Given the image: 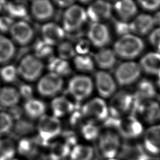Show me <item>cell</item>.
Segmentation results:
<instances>
[{
	"instance_id": "12",
	"label": "cell",
	"mask_w": 160,
	"mask_h": 160,
	"mask_svg": "<svg viewBox=\"0 0 160 160\" xmlns=\"http://www.w3.org/2000/svg\"><path fill=\"white\" fill-rule=\"evenodd\" d=\"M133 109L148 123H154L160 119V106L152 99L134 102Z\"/></svg>"
},
{
	"instance_id": "25",
	"label": "cell",
	"mask_w": 160,
	"mask_h": 160,
	"mask_svg": "<svg viewBox=\"0 0 160 160\" xmlns=\"http://www.w3.org/2000/svg\"><path fill=\"white\" fill-rule=\"evenodd\" d=\"M21 95L19 90L11 86L0 88V106L11 108L17 106L20 100Z\"/></svg>"
},
{
	"instance_id": "39",
	"label": "cell",
	"mask_w": 160,
	"mask_h": 160,
	"mask_svg": "<svg viewBox=\"0 0 160 160\" xmlns=\"http://www.w3.org/2000/svg\"><path fill=\"white\" fill-rule=\"evenodd\" d=\"M14 126V119L9 112H0V135L10 132Z\"/></svg>"
},
{
	"instance_id": "26",
	"label": "cell",
	"mask_w": 160,
	"mask_h": 160,
	"mask_svg": "<svg viewBox=\"0 0 160 160\" xmlns=\"http://www.w3.org/2000/svg\"><path fill=\"white\" fill-rule=\"evenodd\" d=\"M140 66L146 73L158 76L160 74V53H148L141 59Z\"/></svg>"
},
{
	"instance_id": "30",
	"label": "cell",
	"mask_w": 160,
	"mask_h": 160,
	"mask_svg": "<svg viewBox=\"0 0 160 160\" xmlns=\"http://www.w3.org/2000/svg\"><path fill=\"white\" fill-rule=\"evenodd\" d=\"M94 156V150L89 145L77 144L72 148L70 160H92Z\"/></svg>"
},
{
	"instance_id": "50",
	"label": "cell",
	"mask_w": 160,
	"mask_h": 160,
	"mask_svg": "<svg viewBox=\"0 0 160 160\" xmlns=\"http://www.w3.org/2000/svg\"><path fill=\"white\" fill-rule=\"evenodd\" d=\"M149 156H147L146 154H145L144 153L135 158H133L132 159H130V160H149Z\"/></svg>"
},
{
	"instance_id": "51",
	"label": "cell",
	"mask_w": 160,
	"mask_h": 160,
	"mask_svg": "<svg viewBox=\"0 0 160 160\" xmlns=\"http://www.w3.org/2000/svg\"><path fill=\"white\" fill-rule=\"evenodd\" d=\"M78 1L82 4H88L89 2H92L93 1H94V0H78Z\"/></svg>"
},
{
	"instance_id": "27",
	"label": "cell",
	"mask_w": 160,
	"mask_h": 160,
	"mask_svg": "<svg viewBox=\"0 0 160 160\" xmlns=\"http://www.w3.org/2000/svg\"><path fill=\"white\" fill-rule=\"evenodd\" d=\"M155 95L156 90L153 84L149 80L142 79L138 83L133 94L134 102L151 100Z\"/></svg>"
},
{
	"instance_id": "37",
	"label": "cell",
	"mask_w": 160,
	"mask_h": 160,
	"mask_svg": "<svg viewBox=\"0 0 160 160\" xmlns=\"http://www.w3.org/2000/svg\"><path fill=\"white\" fill-rule=\"evenodd\" d=\"M34 129L33 124L29 121L19 119L14 124L12 131L16 136H24L31 133Z\"/></svg>"
},
{
	"instance_id": "8",
	"label": "cell",
	"mask_w": 160,
	"mask_h": 160,
	"mask_svg": "<svg viewBox=\"0 0 160 160\" xmlns=\"http://www.w3.org/2000/svg\"><path fill=\"white\" fill-rule=\"evenodd\" d=\"M134 97L128 91H120L112 97L109 108L111 117L119 118L124 117L133 107Z\"/></svg>"
},
{
	"instance_id": "48",
	"label": "cell",
	"mask_w": 160,
	"mask_h": 160,
	"mask_svg": "<svg viewBox=\"0 0 160 160\" xmlns=\"http://www.w3.org/2000/svg\"><path fill=\"white\" fill-rule=\"evenodd\" d=\"M56 5L62 8H68L74 4L76 0H52Z\"/></svg>"
},
{
	"instance_id": "36",
	"label": "cell",
	"mask_w": 160,
	"mask_h": 160,
	"mask_svg": "<svg viewBox=\"0 0 160 160\" xmlns=\"http://www.w3.org/2000/svg\"><path fill=\"white\" fill-rule=\"evenodd\" d=\"M81 134L88 141H93L98 139L101 132L99 128L95 123L86 122L81 127Z\"/></svg>"
},
{
	"instance_id": "33",
	"label": "cell",
	"mask_w": 160,
	"mask_h": 160,
	"mask_svg": "<svg viewBox=\"0 0 160 160\" xmlns=\"http://www.w3.org/2000/svg\"><path fill=\"white\" fill-rule=\"evenodd\" d=\"M17 151V146L10 138L0 139V160H12Z\"/></svg>"
},
{
	"instance_id": "21",
	"label": "cell",
	"mask_w": 160,
	"mask_h": 160,
	"mask_svg": "<svg viewBox=\"0 0 160 160\" xmlns=\"http://www.w3.org/2000/svg\"><path fill=\"white\" fill-rule=\"evenodd\" d=\"M51 109L52 116L59 118L72 114L74 111L75 106L68 98L58 96L52 100Z\"/></svg>"
},
{
	"instance_id": "35",
	"label": "cell",
	"mask_w": 160,
	"mask_h": 160,
	"mask_svg": "<svg viewBox=\"0 0 160 160\" xmlns=\"http://www.w3.org/2000/svg\"><path fill=\"white\" fill-rule=\"evenodd\" d=\"M73 62L76 69L81 72H90L94 68L93 60L87 54L76 55Z\"/></svg>"
},
{
	"instance_id": "32",
	"label": "cell",
	"mask_w": 160,
	"mask_h": 160,
	"mask_svg": "<svg viewBox=\"0 0 160 160\" xmlns=\"http://www.w3.org/2000/svg\"><path fill=\"white\" fill-rule=\"evenodd\" d=\"M71 148L64 142H56L49 146V160H63L70 156Z\"/></svg>"
},
{
	"instance_id": "20",
	"label": "cell",
	"mask_w": 160,
	"mask_h": 160,
	"mask_svg": "<svg viewBox=\"0 0 160 160\" xmlns=\"http://www.w3.org/2000/svg\"><path fill=\"white\" fill-rule=\"evenodd\" d=\"M41 144V143L38 138H22L17 145V151L24 158L32 159L38 154L39 148Z\"/></svg>"
},
{
	"instance_id": "10",
	"label": "cell",
	"mask_w": 160,
	"mask_h": 160,
	"mask_svg": "<svg viewBox=\"0 0 160 160\" xmlns=\"http://www.w3.org/2000/svg\"><path fill=\"white\" fill-rule=\"evenodd\" d=\"M64 84L61 76L49 72L42 76L37 84V91L44 97H52L58 94Z\"/></svg>"
},
{
	"instance_id": "58",
	"label": "cell",
	"mask_w": 160,
	"mask_h": 160,
	"mask_svg": "<svg viewBox=\"0 0 160 160\" xmlns=\"http://www.w3.org/2000/svg\"></svg>"
},
{
	"instance_id": "55",
	"label": "cell",
	"mask_w": 160,
	"mask_h": 160,
	"mask_svg": "<svg viewBox=\"0 0 160 160\" xmlns=\"http://www.w3.org/2000/svg\"><path fill=\"white\" fill-rule=\"evenodd\" d=\"M106 160H118V159H116L115 158H113V159H106Z\"/></svg>"
},
{
	"instance_id": "54",
	"label": "cell",
	"mask_w": 160,
	"mask_h": 160,
	"mask_svg": "<svg viewBox=\"0 0 160 160\" xmlns=\"http://www.w3.org/2000/svg\"><path fill=\"white\" fill-rule=\"evenodd\" d=\"M3 6H4V5H3V4H2L0 2V12L1 11V10H2V9Z\"/></svg>"
},
{
	"instance_id": "15",
	"label": "cell",
	"mask_w": 160,
	"mask_h": 160,
	"mask_svg": "<svg viewBox=\"0 0 160 160\" xmlns=\"http://www.w3.org/2000/svg\"><path fill=\"white\" fill-rule=\"evenodd\" d=\"M86 12L92 22H100L111 17L112 6L105 0H95L88 7Z\"/></svg>"
},
{
	"instance_id": "18",
	"label": "cell",
	"mask_w": 160,
	"mask_h": 160,
	"mask_svg": "<svg viewBox=\"0 0 160 160\" xmlns=\"http://www.w3.org/2000/svg\"><path fill=\"white\" fill-rule=\"evenodd\" d=\"M31 12L36 20L46 21L53 16L54 8L49 0H34L31 5Z\"/></svg>"
},
{
	"instance_id": "6",
	"label": "cell",
	"mask_w": 160,
	"mask_h": 160,
	"mask_svg": "<svg viewBox=\"0 0 160 160\" xmlns=\"http://www.w3.org/2000/svg\"><path fill=\"white\" fill-rule=\"evenodd\" d=\"M68 90L76 101L80 102L87 99L92 92L93 82L88 76L76 75L69 81Z\"/></svg>"
},
{
	"instance_id": "45",
	"label": "cell",
	"mask_w": 160,
	"mask_h": 160,
	"mask_svg": "<svg viewBox=\"0 0 160 160\" xmlns=\"http://www.w3.org/2000/svg\"><path fill=\"white\" fill-rule=\"evenodd\" d=\"M14 21L10 16H0V31L5 32L10 31Z\"/></svg>"
},
{
	"instance_id": "41",
	"label": "cell",
	"mask_w": 160,
	"mask_h": 160,
	"mask_svg": "<svg viewBox=\"0 0 160 160\" xmlns=\"http://www.w3.org/2000/svg\"><path fill=\"white\" fill-rule=\"evenodd\" d=\"M18 75L17 68L13 65H6L0 69V77L6 82L14 81Z\"/></svg>"
},
{
	"instance_id": "23",
	"label": "cell",
	"mask_w": 160,
	"mask_h": 160,
	"mask_svg": "<svg viewBox=\"0 0 160 160\" xmlns=\"http://www.w3.org/2000/svg\"><path fill=\"white\" fill-rule=\"evenodd\" d=\"M46 110L45 103L38 99L31 98L26 101L23 106V111L26 115L31 119H40L44 115Z\"/></svg>"
},
{
	"instance_id": "1",
	"label": "cell",
	"mask_w": 160,
	"mask_h": 160,
	"mask_svg": "<svg viewBox=\"0 0 160 160\" xmlns=\"http://www.w3.org/2000/svg\"><path fill=\"white\" fill-rule=\"evenodd\" d=\"M104 125L115 129L121 136L126 139L136 138L143 132L142 124L132 116L119 118H108L104 121Z\"/></svg>"
},
{
	"instance_id": "24",
	"label": "cell",
	"mask_w": 160,
	"mask_h": 160,
	"mask_svg": "<svg viewBox=\"0 0 160 160\" xmlns=\"http://www.w3.org/2000/svg\"><path fill=\"white\" fill-rule=\"evenodd\" d=\"M94 58L98 66L102 69L112 68L116 62V54L114 50L108 48H101L94 54Z\"/></svg>"
},
{
	"instance_id": "29",
	"label": "cell",
	"mask_w": 160,
	"mask_h": 160,
	"mask_svg": "<svg viewBox=\"0 0 160 160\" xmlns=\"http://www.w3.org/2000/svg\"><path fill=\"white\" fill-rule=\"evenodd\" d=\"M16 48L9 38L0 34V64L9 62L14 56Z\"/></svg>"
},
{
	"instance_id": "44",
	"label": "cell",
	"mask_w": 160,
	"mask_h": 160,
	"mask_svg": "<svg viewBox=\"0 0 160 160\" xmlns=\"http://www.w3.org/2000/svg\"><path fill=\"white\" fill-rule=\"evenodd\" d=\"M139 4L146 10L154 11L160 7V0H138Z\"/></svg>"
},
{
	"instance_id": "9",
	"label": "cell",
	"mask_w": 160,
	"mask_h": 160,
	"mask_svg": "<svg viewBox=\"0 0 160 160\" xmlns=\"http://www.w3.org/2000/svg\"><path fill=\"white\" fill-rule=\"evenodd\" d=\"M98 148L102 157L106 159L114 158L121 147L119 135L111 130L101 132L98 138Z\"/></svg>"
},
{
	"instance_id": "22",
	"label": "cell",
	"mask_w": 160,
	"mask_h": 160,
	"mask_svg": "<svg viewBox=\"0 0 160 160\" xmlns=\"http://www.w3.org/2000/svg\"><path fill=\"white\" fill-rule=\"evenodd\" d=\"M129 24L131 32L143 36L147 34L152 30L154 22L152 16L142 14L137 16Z\"/></svg>"
},
{
	"instance_id": "31",
	"label": "cell",
	"mask_w": 160,
	"mask_h": 160,
	"mask_svg": "<svg viewBox=\"0 0 160 160\" xmlns=\"http://www.w3.org/2000/svg\"><path fill=\"white\" fill-rule=\"evenodd\" d=\"M48 68L51 72L55 73L61 77L68 76L71 71L68 62L59 57L51 58L49 61Z\"/></svg>"
},
{
	"instance_id": "13",
	"label": "cell",
	"mask_w": 160,
	"mask_h": 160,
	"mask_svg": "<svg viewBox=\"0 0 160 160\" xmlns=\"http://www.w3.org/2000/svg\"><path fill=\"white\" fill-rule=\"evenodd\" d=\"M89 41L97 48H104L111 41L108 28L101 22H92L88 31Z\"/></svg>"
},
{
	"instance_id": "43",
	"label": "cell",
	"mask_w": 160,
	"mask_h": 160,
	"mask_svg": "<svg viewBox=\"0 0 160 160\" xmlns=\"http://www.w3.org/2000/svg\"><path fill=\"white\" fill-rule=\"evenodd\" d=\"M149 41L151 45L160 53V28L152 31L149 36Z\"/></svg>"
},
{
	"instance_id": "56",
	"label": "cell",
	"mask_w": 160,
	"mask_h": 160,
	"mask_svg": "<svg viewBox=\"0 0 160 160\" xmlns=\"http://www.w3.org/2000/svg\"><path fill=\"white\" fill-rule=\"evenodd\" d=\"M12 160H19V159H15V158H14V159H12Z\"/></svg>"
},
{
	"instance_id": "14",
	"label": "cell",
	"mask_w": 160,
	"mask_h": 160,
	"mask_svg": "<svg viewBox=\"0 0 160 160\" xmlns=\"http://www.w3.org/2000/svg\"><path fill=\"white\" fill-rule=\"evenodd\" d=\"M9 32L12 40L21 46H26L29 44L34 38L32 28L24 21L14 22Z\"/></svg>"
},
{
	"instance_id": "28",
	"label": "cell",
	"mask_w": 160,
	"mask_h": 160,
	"mask_svg": "<svg viewBox=\"0 0 160 160\" xmlns=\"http://www.w3.org/2000/svg\"><path fill=\"white\" fill-rule=\"evenodd\" d=\"M114 9L124 21L133 18L138 12L137 6L133 0H118L114 4Z\"/></svg>"
},
{
	"instance_id": "17",
	"label": "cell",
	"mask_w": 160,
	"mask_h": 160,
	"mask_svg": "<svg viewBox=\"0 0 160 160\" xmlns=\"http://www.w3.org/2000/svg\"><path fill=\"white\" fill-rule=\"evenodd\" d=\"M41 32L42 40L51 46L58 45L65 37L63 28L54 22L45 23L42 26Z\"/></svg>"
},
{
	"instance_id": "47",
	"label": "cell",
	"mask_w": 160,
	"mask_h": 160,
	"mask_svg": "<svg viewBox=\"0 0 160 160\" xmlns=\"http://www.w3.org/2000/svg\"><path fill=\"white\" fill-rule=\"evenodd\" d=\"M89 48V42L86 40H82L76 45V51L80 54H86Z\"/></svg>"
},
{
	"instance_id": "19",
	"label": "cell",
	"mask_w": 160,
	"mask_h": 160,
	"mask_svg": "<svg viewBox=\"0 0 160 160\" xmlns=\"http://www.w3.org/2000/svg\"><path fill=\"white\" fill-rule=\"evenodd\" d=\"M143 141L144 146L149 152L160 154V124L149 128L144 133Z\"/></svg>"
},
{
	"instance_id": "11",
	"label": "cell",
	"mask_w": 160,
	"mask_h": 160,
	"mask_svg": "<svg viewBox=\"0 0 160 160\" xmlns=\"http://www.w3.org/2000/svg\"><path fill=\"white\" fill-rule=\"evenodd\" d=\"M141 71V68L138 63L132 61L125 62L117 67L115 78L120 86H128L139 78Z\"/></svg>"
},
{
	"instance_id": "38",
	"label": "cell",
	"mask_w": 160,
	"mask_h": 160,
	"mask_svg": "<svg viewBox=\"0 0 160 160\" xmlns=\"http://www.w3.org/2000/svg\"><path fill=\"white\" fill-rule=\"evenodd\" d=\"M58 54L59 58L68 60L76 56V49L73 45L68 41H62L58 46Z\"/></svg>"
},
{
	"instance_id": "3",
	"label": "cell",
	"mask_w": 160,
	"mask_h": 160,
	"mask_svg": "<svg viewBox=\"0 0 160 160\" xmlns=\"http://www.w3.org/2000/svg\"><path fill=\"white\" fill-rule=\"evenodd\" d=\"M36 130L38 138L42 145H48L53 141L62 131V125L59 118L49 115H44L39 119Z\"/></svg>"
},
{
	"instance_id": "16",
	"label": "cell",
	"mask_w": 160,
	"mask_h": 160,
	"mask_svg": "<svg viewBox=\"0 0 160 160\" xmlns=\"http://www.w3.org/2000/svg\"><path fill=\"white\" fill-rule=\"evenodd\" d=\"M95 84L99 94L102 98H109L116 91V82L112 77L106 71H99L96 73Z\"/></svg>"
},
{
	"instance_id": "52",
	"label": "cell",
	"mask_w": 160,
	"mask_h": 160,
	"mask_svg": "<svg viewBox=\"0 0 160 160\" xmlns=\"http://www.w3.org/2000/svg\"><path fill=\"white\" fill-rule=\"evenodd\" d=\"M157 84L158 86L160 88V74L158 75V79H157Z\"/></svg>"
},
{
	"instance_id": "4",
	"label": "cell",
	"mask_w": 160,
	"mask_h": 160,
	"mask_svg": "<svg viewBox=\"0 0 160 160\" xmlns=\"http://www.w3.org/2000/svg\"><path fill=\"white\" fill-rule=\"evenodd\" d=\"M43 69V62L41 59L33 54L24 56L17 67L18 75L29 82H33L40 79Z\"/></svg>"
},
{
	"instance_id": "2",
	"label": "cell",
	"mask_w": 160,
	"mask_h": 160,
	"mask_svg": "<svg viewBox=\"0 0 160 160\" xmlns=\"http://www.w3.org/2000/svg\"><path fill=\"white\" fill-rule=\"evenodd\" d=\"M144 48L142 40L130 34L121 36L114 44L115 54L125 59H134L142 52Z\"/></svg>"
},
{
	"instance_id": "40",
	"label": "cell",
	"mask_w": 160,
	"mask_h": 160,
	"mask_svg": "<svg viewBox=\"0 0 160 160\" xmlns=\"http://www.w3.org/2000/svg\"><path fill=\"white\" fill-rule=\"evenodd\" d=\"M34 50V55L39 59L50 56L53 51L52 46L45 42L43 40H39L35 43Z\"/></svg>"
},
{
	"instance_id": "7",
	"label": "cell",
	"mask_w": 160,
	"mask_h": 160,
	"mask_svg": "<svg viewBox=\"0 0 160 160\" xmlns=\"http://www.w3.org/2000/svg\"><path fill=\"white\" fill-rule=\"evenodd\" d=\"M88 19L86 10L78 4L66 8L62 16V28L65 32H72L79 29Z\"/></svg>"
},
{
	"instance_id": "53",
	"label": "cell",
	"mask_w": 160,
	"mask_h": 160,
	"mask_svg": "<svg viewBox=\"0 0 160 160\" xmlns=\"http://www.w3.org/2000/svg\"><path fill=\"white\" fill-rule=\"evenodd\" d=\"M149 160H160V158H149Z\"/></svg>"
},
{
	"instance_id": "5",
	"label": "cell",
	"mask_w": 160,
	"mask_h": 160,
	"mask_svg": "<svg viewBox=\"0 0 160 160\" xmlns=\"http://www.w3.org/2000/svg\"><path fill=\"white\" fill-rule=\"evenodd\" d=\"M81 113L87 122L95 123L105 121L109 117V108L100 98H94L87 101L81 109Z\"/></svg>"
},
{
	"instance_id": "46",
	"label": "cell",
	"mask_w": 160,
	"mask_h": 160,
	"mask_svg": "<svg viewBox=\"0 0 160 160\" xmlns=\"http://www.w3.org/2000/svg\"><path fill=\"white\" fill-rule=\"evenodd\" d=\"M19 92L20 93L21 96L26 99V100L32 98V88L28 84H22L20 86Z\"/></svg>"
},
{
	"instance_id": "49",
	"label": "cell",
	"mask_w": 160,
	"mask_h": 160,
	"mask_svg": "<svg viewBox=\"0 0 160 160\" xmlns=\"http://www.w3.org/2000/svg\"><path fill=\"white\" fill-rule=\"evenodd\" d=\"M154 24L160 26V11H158L152 17Z\"/></svg>"
},
{
	"instance_id": "57",
	"label": "cell",
	"mask_w": 160,
	"mask_h": 160,
	"mask_svg": "<svg viewBox=\"0 0 160 160\" xmlns=\"http://www.w3.org/2000/svg\"><path fill=\"white\" fill-rule=\"evenodd\" d=\"M31 1H34V0H31Z\"/></svg>"
},
{
	"instance_id": "34",
	"label": "cell",
	"mask_w": 160,
	"mask_h": 160,
	"mask_svg": "<svg viewBox=\"0 0 160 160\" xmlns=\"http://www.w3.org/2000/svg\"><path fill=\"white\" fill-rule=\"evenodd\" d=\"M11 18H22L27 15V8L23 1H13L6 3L4 7Z\"/></svg>"
},
{
	"instance_id": "42",
	"label": "cell",
	"mask_w": 160,
	"mask_h": 160,
	"mask_svg": "<svg viewBox=\"0 0 160 160\" xmlns=\"http://www.w3.org/2000/svg\"><path fill=\"white\" fill-rule=\"evenodd\" d=\"M114 28L117 34L121 35V36L128 34L131 32L130 24L122 20L115 21Z\"/></svg>"
}]
</instances>
